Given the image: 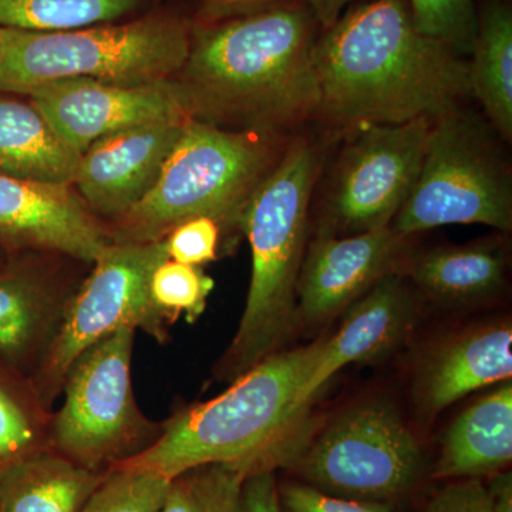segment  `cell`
<instances>
[{
    "label": "cell",
    "instance_id": "cell-27",
    "mask_svg": "<svg viewBox=\"0 0 512 512\" xmlns=\"http://www.w3.org/2000/svg\"><path fill=\"white\" fill-rule=\"evenodd\" d=\"M215 282L201 266L181 264L165 259L151 275L153 302L170 325L185 316L188 323L197 322L207 308V299Z\"/></svg>",
    "mask_w": 512,
    "mask_h": 512
},
{
    "label": "cell",
    "instance_id": "cell-12",
    "mask_svg": "<svg viewBox=\"0 0 512 512\" xmlns=\"http://www.w3.org/2000/svg\"><path fill=\"white\" fill-rule=\"evenodd\" d=\"M28 99L80 156L110 134L161 121L191 119L174 80H62L33 90Z\"/></svg>",
    "mask_w": 512,
    "mask_h": 512
},
{
    "label": "cell",
    "instance_id": "cell-25",
    "mask_svg": "<svg viewBox=\"0 0 512 512\" xmlns=\"http://www.w3.org/2000/svg\"><path fill=\"white\" fill-rule=\"evenodd\" d=\"M144 0H0V28L57 32L126 20Z\"/></svg>",
    "mask_w": 512,
    "mask_h": 512
},
{
    "label": "cell",
    "instance_id": "cell-24",
    "mask_svg": "<svg viewBox=\"0 0 512 512\" xmlns=\"http://www.w3.org/2000/svg\"><path fill=\"white\" fill-rule=\"evenodd\" d=\"M52 414L28 377L9 366L0 370V471L50 447Z\"/></svg>",
    "mask_w": 512,
    "mask_h": 512
},
{
    "label": "cell",
    "instance_id": "cell-28",
    "mask_svg": "<svg viewBox=\"0 0 512 512\" xmlns=\"http://www.w3.org/2000/svg\"><path fill=\"white\" fill-rule=\"evenodd\" d=\"M170 481L147 471L107 468L82 512H158Z\"/></svg>",
    "mask_w": 512,
    "mask_h": 512
},
{
    "label": "cell",
    "instance_id": "cell-8",
    "mask_svg": "<svg viewBox=\"0 0 512 512\" xmlns=\"http://www.w3.org/2000/svg\"><path fill=\"white\" fill-rule=\"evenodd\" d=\"M136 329L123 328L86 350L64 380L62 407L52 414L50 447L80 466L106 471L150 447L161 423L134 396Z\"/></svg>",
    "mask_w": 512,
    "mask_h": 512
},
{
    "label": "cell",
    "instance_id": "cell-23",
    "mask_svg": "<svg viewBox=\"0 0 512 512\" xmlns=\"http://www.w3.org/2000/svg\"><path fill=\"white\" fill-rule=\"evenodd\" d=\"M507 259L500 247L470 244L437 248L421 255L410 268L414 285L446 302H471L500 291Z\"/></svg>",
    "mask_w": 512,
    "mask_h": 512
},
{
    "label": "cell",
    "instance_id": "cell-33",
    "mask_svg": "<svg viewBox=\"0 0 512 512\" xmlns=\"http://www.w3.org/2000/svg\"><path fill=\"white\" fill-rule=\"evenodd\" d=\"M284 0H201L192 25L208 26L261 12Z\"/></svg>",
    "mask_w": 512,
    "mask_h": 512
},
{
    "label": "cell",
    "instance_id": "cell-17",
    "mask_svg": "<svg viewBox=\"0 0 512 512\" xmlns=\"http://www.w3.org/2000/svg\"><path fill=\"white\" fill-rule=\"evenodd\" d=\"M414 302L402 276L390 274L350 305L338 333L319 340L318 349L299 387V409L306 412L313 397L343 367L365 362L393 348L413 318Z\"/></svg>",
    "mask_w": 512,
    "mask_h": 512
},
{
    "label": "cell",
    "instance_id": "cell-11",
    "mask_svg": "<svg viewBox=\"0 0 512 512\" xmlns=\"http://www.w3.org/2000/svg\"><path fill=\"white\" fill-rule=\"evenodd\" d=\"M433 120L350 128L326 187L320 234L345 237L392 225L420 173Z\"/></svg>",
    "mask_w": 512,
    "mask_h": 512
},
{
    "label": "cell",
    "instance_id": "cell-10",
    "mask_svg": "<svg viewBox=\"0 0 512 512\" xmlns=\"http://www.w3.org/2000/svg\"><path fill=\"white\" fill-rule=\"evenodd\" d=\"M291 467L323 493L392 504L420 483L424 458L396 407L372 400L339 416Z\"/></svg>",
    "mask_w": 512,
    "mask_h": 512
},
{
    "label": "cell",
    "instance_id": "cell-7",
    "mask_svg": "<svg viewBox=\"0 0 512 512\" xmlns=\"http://www.w3.org/2000/svg\"><path fill=\"white\" fill-rule=\"evenodd\" d=\"M500 136L460 107L431 124L420 173L392 222L403 237L454 224L510 232L512 173Z\"/></svg>",
    "mask_w": 512,
    "mask_h": 512
},
{
    "label": "cell",
    "instance_id": "cell-37",
    "mask_svg": "<svg viewBox=\"0 0 512 512\" xmlns=\"http://www.w3.org/2000/svg\"><path fill=\"white\" fill-rule=\"evenodd\" d=\"M0 251L6 252L2 247H0ZM0 265H2V258H0Z\"/></svg>",
    "mask_w": 512,
    "mask_h": 512
},
{
    "label": "cell",
    "instance_id": "cell-2",
    "mask_svg": "<svg viewBox=\"0 0 512 512\" xmlns=\"http://www.w3.org/2000/svg\"><path fill=\"white\" fill-rule=\"evenodd\" d=\"M318 114L336 127L436 119L470 94L468 62L414 26L407 0H370L322 30Z\"/></svg>",
    "mask_w": 512,
    "mask_h": 512
},
{
    "label": "cell",
    "instance_id": "cell-18",
    "mask_svg": "<svg viewBox=\"0 0 512 512\" xmlns=\"http://www.w3.org/2000/svg\"><path fill=\"white\" fill-rule=\"evenodd\" d=\"M511 375V326H488L454 340L431 357L417 382V402L424 413H440L467 394L507 382Z\"/></svg>",
    "mask_w": 512,
    "mask_h": 512
},
{
    "label": "cell",
    "instance_id": "cell-14",
    "mask_svg": "<svg viewBox=\"0 0 512 512\" xmlns=\"http://www.w3.org/2000/svg\"><path fill=\"white\" fill-rule=\"evenodd\" d=\"M110 244L106 222L84 205L72 185L0 174V247L6 252H53L93 265Z\"/></svg>",
    "mask_w": 512,
    "mask_h": 512
},
{
    "label": "cell",
    "instance_id": "cell-1",
    "mask_svg": "<svg viewBox=\"0 0 512 512\" xmlns=\"http://www.w3.org/2000/svg\"><path fill=\"white\" fill-rule=\"evenodd\" d=\"M318 20L299 0L215 25H192L175 86L192 119L292 137L318 114Z\"/></svg>",
    "mask_w": 512,
    "mask_h": 512
},
{
    "label": "cell",
    "instance_id": "cell-9",
    "mask_svg": "<svg viewBox=\"0 0 512 512\" xmlns=\"http://www.w3.org/2000/svg\"><path fill=\"white\" fill-rule=\"evenodd\" d=\"M168 258L164 239L107 245L74 293L55 345L33 376L40 402L52 410L73 363L117 330H141L164 345L170 323L153 302L151 275Z\"/></svg>",
    "mask_w": 512,
    "mask_h": 512
},
{
    "label": "cell",
    "instance_id": "cell-5",
    "mask_svg": "<svg viewBox=\"0 0 512 512\" xmlns=\"http://www.w3.org/2000/svg\"><path fill=\"white\" fill-rule=\"evenodd\" d=\"M292 137L228 130L191 117L146 197L106 224L110 241H163L178 224L197 217L238 227L249 195L274 170Z\"/></svg>",
    "mask_w": 512,
    "mask_h": 512
},
{
    "label": "cell",
    "instance_id": "cell-6",
    "mask_svg": "<svg viewBox=\"0 0 512 512\" xmlns=\"http://www.w3.org/2000/svg\"><path fill=\"white\" fill-rule=\"evenodd\" d=\"M191 33L192 23L173 13L57 32L0 28V93L28 97L72 79L173 80L187 60Z\"/></svg>",
    "mask_w": 512,
    "mask_h": 512
},
{
    "label": "cell",
    "instance_id": "cell-36",
    "mask_svg": "<svg viewBox=\"0 0 512 512\" xmlns=\"http://www.w3.org/2000/svg\"><path fill=\"white\" fill-rule=\"evenodd\" d=\"M488 491L493 503V512H512V476L510 471H501L491 478Z\"/></svg>",
    "mask_w": 512,
    "mask_h": 512
},
{
    "label": "cell",
    "instance_id": "cell-29",
    "mask_svg": "<svg viewBox=\"0 0 512 512\" xmlns=\"http://www.w3.org/2000/svg\"><path fill=\"white\" fill-rule=\"evenodd\" d=\"M414 26L424 36L468 55L477 28L476 0H407Z\"/></svg>",
    "mask_w": 512,
    "mask_h": 512
},
{
    "label": "cell",
    "instance_id": "cell-3",
    "mask_svg": "<svg viewBox=\"0 0 512 512\" xmlns=\"http://www.w3.org/2000/svg\"><path fill=\"white\" fill-rule=\"evenodd\" d=\"M316 349L318 342L272 353L227 392L175 412L161 423L150 447L109 468L147 471L171 481L205 464L241 467L249 476L292 466L302 451L293 431L305 414L296 399Z\"/></svg>",
    "mask_w": 512,
    "mask_h": 512
},
{
    "label": "cell",
    "instance_id": "cell-19",
    "mask_svg": "<svg viewBox=\"0 0 512 512\" xmlns=\"http://www.w3.org/2000/svg\"><path fill=\"white\" fill-rule=\"evenodd\" d=\"M80 153L32 101L0 93V174L46 185H72Z\"/></svg>",
    "mask_w": 512,
    "mask_h": 512
},
{
    "label": "cell",
    "instance_id": "cell-31",
    "mask_svg": "<svg viewBox=\"0 0 512 512\" xmlns=\"http://www.w3.org/2000/svg\"><path fill=\"white\" fill-rule=\"evenodd\" d=\"M282 512H396L392 504L350 500L299 481L278 485Z\"/></svg>",
    "mask_w": 512,
    "mask_h": 512
},
{
    "label": "cell",
    "instance_id": "cell-35",
    "mask_svg": "<svg viewBox=\"0 0 512 512\" xmlns=\"http://www.w3.org/2000/svg\"><path fill=\"white\" fill-rule=\"evenodd\" d=\"M299 2L308 6L315 19L318 20L320 29L325 30L338 22L353 0H299Z\"/></svg>",
    "mask_w": 512,
    "mask_h": 512
},
{
    "label": "cell",
    "instance_id": "cell-26",
    "mask_svg": "<svg viewBox=\"0 0 512 512\" xmlns=\"http://www.w3.org/2000/svg\"><path fill=\"white\" fill-rule=\"evenodd\" d=\"M247 470L229 464L191 468L168 483L158 512H239Z\"/></svg>",
    "mask_w": 512,
    "mask_h": 512
},
{
    "label": "cell",
    "instance_id": "cell-30",
    "mask_svg": "<svg viewBox=\"0 0 512 512\" xmlns=\"http://www.w3.org/2000/svg\"><path fill=\"white\" fill-rule=\"evenodd\" d=\"M221 225L210 217L191 218L178 224L164 238L168 259L202 266L218 258Z\"/></svg>",
    "mask_w": 512,
    "mask_h": 512
},
{
    "label": "cell",
    "instance_id": "cell-20",
    "mask_svg": "<svg viewBox=\"0 0 512 512\" xmlns=\"http://www.w3.org/2000/svg\"><path fill=\"white\" fill-rule=\"evenodd\" d=\"M512 460V384L460 414L443 440L434 478H481L504 471Z\"/></svg>",
    "mask_w": 512,
    "mask_h": 512
},
{
    "label": "cell",
    "instance_id": "cell-16",
    "mask_svg": "<svg viewBox=\"0 0 512 512\" xmlns=\"http://www.w3.org/2000/svg\"><path fill=\"white\" fill-rule=\"evenodd\" d=\"M188 120L128 128L83 151L73 187L84 205L101 221L126 214L156 184Z\"/></svg>",
    "mask_w": 512,
    "mask_h": 512
},
{
    "label": "cell",
    "instance_id": "cell-32",
    "mask_svg": "<svg viewBox=\"0 0 512 512\" xmlns=\"http://www.w3.org/2000/svg\"><path fill=\"white\" fill-rule=\"evenodd\" d=\"M420 512H493V503L480 478H461L437 491Z\"/></svg>",
    "mask_w": 512,
    "mask_h": 512
},
{
    "label": "cell",
    "instance_id": "cell-4",
    "mask_svg": "<svg viewBox=\"0 0 512 512\" xmlns=\"http://www.w3.org/2000/svg\"><path fill=\"white\" fill-rule=\"evenodd\" d=\"M322 165V147L312 138L293 136L239 214L238 227L251 247V282L237 333L221 362L225 379H238L271 356L292 330L309 210Z\"/></svg>",
    "mask_w": 512,
    "mask_h": 512
},
{
    "label": "cell",
    "instance_id": "cell-21",
    "mask_svg": "<svg viewBox=\"0 0 512 512\" xmlns=\"http://www.w3.org/2000/svg\"><path fill=\"white\" fill-rule=\"evenodd\" d=\"M104 476L43 448L0 471V512H82Z\"/></svg>",
    "mask_w": 512,
    "mask_h": 512
},
{
    "label": "cell",
    "instance_id": "cell-22",
    "mask_svg": "<svg viewBox=\"0 0 512 512\" xmlns=\"http://www.w3.org/2000/svg\"><path fill=\"white\" fill-rule=\"evenodd\" d=\"M468 62L470 94L483 106L485 119L504 143L512 138V12L493 0L477 15Z\"/></svg>",
    "mask_w": 512,
    "mask_h": 512
},
{
    "label": "cell",
    "instance_id": "cell-15",
    "mask_svg": "<svg viewBox=\"0 0 512 512\" xmlns=\"http://www.w3.org/2000/svg\"><path fill=\"white\" fill-rule=\"evenodd\" d=\"M406 239L392 225L345 237L319 234L303 258L296 313L318 325L352 305L384 276L396 274Z\"/></svg>",
    "mask_w": 512,
    "mask_h": 512
},
{
    "label": "cell",
    "instance_id": "cell-34",
    "mask_svg": "<svg viewBox=\"0 0 512 512\" xmlns=\"http://www.w3.org/2000/svg\"><path fill=\"white\" fill-rule=\"evenodd\" d=\"M239 512H282L274 471H259L247 477Z\"/></svg>",
    "mask_w": 512,
    "mask_h": 512
},
{
    "label": "cell",
    "instance_id": "cell-13",
    "mask_svg": "<svg viewBox=\"0 0 512 512\" xmlns=\"http://www.w3.org/2000/svg\"><path fill=\"white\" fill-rule=\"evenodd\" d=\"M0 265V359L30 379L45 363L83 279L53 252H22Z\"/></svg>",
    "mask_w": 512,
    "mask_h": 512
}]
</instances>
